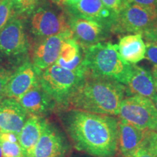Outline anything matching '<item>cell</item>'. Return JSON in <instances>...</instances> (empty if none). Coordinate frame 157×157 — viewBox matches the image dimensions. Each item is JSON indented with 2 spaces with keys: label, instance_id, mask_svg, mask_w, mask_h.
I'll return each instance as SVG.
<instances>
[{
  "label": "cell",
  "instance_id": "cell-1",
  "mask_svg": "<svg viewBox=\"0 0 157 157\" xmlns=\"http://www.w3.org/2000/svg\"><path fill=\"white\" fill-rule=\"evenodd\" d=\"M71 145L93 157H116L119 153V118L75 109L56 111Z\"/></svg>",
  "mask_w": 157,
  "mask_h": 157
},
{
  "label": "cell",
  "instance_id": "cell-2",
  "mask_svg": "<svg viewBox=\"0 0 157 157\" xmlns=\"http://www.w3.org/2000/svg\"><path fill=\"white\" fill-rule=\"evenodd\" d=\"M128 93L127 86L117 81L87 75L67 109L118 116L121 102Z\"/></svg>",
  "mask_w": 157,
  "mask_h": 157
},
{
  "label": "cell",
  "instance_id": "cell-3",
  "mask_svg": "<svg viewBox=\"0 0 157 157\" xmlns=\"http://www.w3.org/2000/svg\"><path fill=\"white\" fill-rule=\"evenodd\" d=\"M87 75L109 78L127 86L132 73V64L125 61L117 44L99 42L84 48Z\"/></svg>",
  "mask_w": 157,
  "mask_h": 157
},
{
  "label": "cell",
  "instance_id": "cell-4",
  "mask_svg": "<svg viewBox=\"0 0 157 157\" xmlns=\"http://www.w3.org/2000/svg\"><path fill=\"white\" fill-rule=\"evenodd\" d=\"M86 76L87 74L65 69L54 63L41 72L40 85L53 100L58 111L67 109Z\"/></svg>",
  "mask_w": 157,
  "mask_h": 157
},
{
  "label": "cell",
  "instance_id": "cell-5",
  "mask_svg": "<svg viewBox=\"0 0 157 157\" xmlns=\"http://www.w3.org/2000/svg\"><path fill=\"white\" fill-rule=\"evenodd\" d=\"M29 52L25 21L21 15L15 14L0 31V62L15 69L30 59Z\"/></svg>",
  "mask_w": 157,
  "mask_h": 157
},
{
  "label": "cell",
  "instance_id": "cell-6",
  "mask_svg": "<svg viewBox=\"0 0 157 157\" xmlns=\"http://www.w3.org/2000/svg\"><path fill=\"white\" fill-rule=\"evenodd\" d=\"M60 7L48 2L39 4L30 17L33 36L41 39L71 30L68 15Z\"/></svg>",
  "mask_w": 157,
  "mask_h": 157
},
{
  "label": "cell",
  "instance_id": "cell-7",
  "mask_svg": "<svg viewBox=\"0 0 157 157\" xmlns=\"http://www.w3.org/2000/svg\"><path fill=\"white\" fill-rule=\"evenodd\" d=\"M157 24V10L127 3L116 15L111 25L113 34H143Z\"/></svg>",
  "mask_w": 157,
  "mask_h": 157
},
{
  "label": "cell",
  "instance_id": "cell-8",
  "mask_svg": "<svg viewBox=\"0 0 157 157\" xmlns=\"http://www.w3.org/2000/svg\"><path fill=\"white\" fill-rule=\"evenodd\" d=\"M118 116L141 129L157 132V110L150 98L139 95L127 96L121 102Z\"/></svg>",
  "mask_w": 157,
  "mask_h": 157
},
{
  "label": "cell",
  "instance_id": "cell-9",
  "mask_svg": "<svg viewBox=\"0 0 157 157\" xmlns=\"http://www.w3.org/2000/svg\"><path fill=\"white\" fill-rule=\"evenodd\" d=\"M71 147L68 137L61 126L46 118L33 157H55L61 154H69Z\"/></svg>",
  "mask_w": 157,
  "mask_h": 157
},
{
  "label": "cell",
  "instance_id": "cell-10",
  "mask_svg": "<svg viewBox=\"0 0 157 157\" xmlns=\"http://www.w3.org/2000/svg\"><path fill=\"white\" fill-rule=\"evenodd\" d=\"M73 37L83 48L105 40L111 33L107 25L86 17L68 13Z\"/></svg>",
  "mask_w": 157,
  "mask_h": 157
},
{
  "label": "cell",
  "instance_id": "cell-11",
  "mask_svg": "<svg viewBox=\"0 0 157 157\" xmlns=\"http://www.w3.org/2000/svg\"><path fill=\"white\" fill-rule=\"evenodd\" d=\"M41 71L30 59L13 71L6 87V98L18 101L27 92L40 84Z\"/></svg>",
  "mask_w": 157,
  "mask_h": 157
},
{
  "label": "cell",
  "instance_id": "cell-12",
  "mask_svg": "<svg viewBox=\"0 0 157 157\" xmlns=\"http://www.w3.org/2000/svg\"><path fill=\"white\" fill-rule=\"evenodd\" d=\"M73 36L71 30L60 34L41 39L33 48L31 61L41 71L56 63L63 44L66 39Z\"/></svg>",
  "mask_w": 157,
  "mask_h": 157
},
{
  "label": "cell",
  "instance_id": "cell-13",
  "mask_svg": "<svg viewBox=\"0 0 157 157\" xmlns=\"http://www.w3.org/2000/svg\"><path fill=\"white\" fill-rule=\"evenodd\" d=\"M18 102L29 116L49 118L57 111L56 104L40 84L27 92Z\"/></svg>",
  "mask_w": 157,
  "mask_h": 157
},
{
  "label": "cell",
  "instance_id": "cell-14",
  "mask_svg": "<svg viewBox=\"0 0 157 157\" xmlns=\"http://www.w3.org/2000/svg\"><path fill=\"white\" fill-rule=\"evenodd\" d=\"M29 115L19 102L5 98L0 101V131L18 135Z\"/></svg>",
  "mask_w": 157,
  "mask_h": 157
},
{
  "label": "cell",
  "instance_id": "cell-15",
  "mask_svg": "<svg viewBox=\"0 0 157 157\" xmlns=\"http://www.w3.org/2000/svg\"><path fill=\"white\" fill-rule=\"evenodd\" d=\"M119 118V152L122 157H131L146 138L148 130L143 129Z\"/></svg>",
  "mask_w": 157,
  "mask_h": 157
},
{
  "label": "cell",
  "instance_id": "cell-16",
  "mask_svg": "<svg viewBox=\"0 0 157 157\" xmlns=\"http://www.w3.org/2000/svg\"><path fill=\"white\" fill-rule=\"evenodd\" d=\"M56 63L65 69L87 74L84 64V48L73 36L63 42Z\"/></svg>",
  "mask_w": 157,
  "mask_h": 157
},
{
  "label": "cell",
  "instance_id": "cell-17",
  "mask_svg": "<svg viewBox=\"0 0 157 157\" xmlns=\"http://www.w3.org/2000/svg\"><path fill=\"white\" fill-rule=\"evenodd\" d=\"M68 13L98 21L109 26L111 31L116 16L101 0H80L75 7L68 9Z\"/></svg>",
  "mask_w": 157,
  "mask_h": 157
},
{
  "label": "cell",
  "instance_id": "cell-18",
  "mask_svg": "<svg viewBox=\"0 0 157 157\" xmlns=\"http://www.w3.org/2000/svg\"><path fill=\"white\" fill-rule=\"evenodd\" d=\"M129 95H139L152 100L157 90L152 72L136 64H132V73L127 85Z\"/></svg>",
  "mask_w": 157,
  "mask_h": 157
},
{
  "label": "cell",
  "instance_id": "cell-19",
  "mask_svg": "<svg viewBox=\"0 0 157 157\" xmlns=\"http://www.w3.org/2000/svg\"><path fill=\"white\" fill-rule=\"evenodd\" d=\"M45 119L29 116L24 126L17 135L23 157H33L34 149L42 134Z\"/></svg>",
  "mask_w": 157,
  "mask_h": 157
},
{
  "label": "cell",
  "instance_id": "cell-20",
  "mask_svg": "<svg viewBox=\"0 0 157 157\" xmlns=\"http://www.w3.org/2000/svg\"><path fill=\"white\" fill-rule=\"evenodd\" d=\"M117 48L121 58L130 64H137L146 58V46L141 34L123 36L119 39Z\"/></svg>",
  "mask_w": 157,
  "mask_h": 157
},
{
  "label": "cell",
  "instance_id": "cell-21",
  "mask_svg": "<svg viewBox=\"0 0 157 157\" xmlns=\"http://www.w3.org/2000/svg\"><path fill=\"white\" fill-rule=\"evenodd\" d=\"M0 145L3 157H23L17 135L13 133H0Z\"/></svg>",
  "mask_w": 157,
  "mask_h": 157
},
{
  "label": "cell",
  "instance_id": "cell-22",
  "mask_svg": "<svg viewBox=\"0 0 157 157\" xmlns=\"http://www.w3.org/2000/svg\"><path fill=\"white\" fill-rule=\"evenodd\" d=\"M131 157H157V132L148 130L141 146Z\"/></svg>",
  "mask_w": 157,
  "mask_h": 157
},
{
  "label": "cell",
  "instance_id": "cell-23",
  "mask_svg": "<svg viewBox=\"0 0 157 157\" xmlns=\"http://www.w3.org/2000/svg\"><path fill=\"white\" fill-rule=\"evenodd\" d=\"M15 14L21 15H31L39 5L40 0H11Z\"/></svg>",
  "mask_w": 157,
  "mask_h": 157
},
{
  "label": "cell",
  "instance_id": "cell-24",
  "mask_svg": "<svg viewBox=\"0 0 157 157\" xmlns=\"http://www.w3.org/2000/svg\"><path fill=\"white\" fill-rule=\"evenodd\" d=\"M15 14L11 0H0V31Z\"/></svg>",
  "mask_w": 157,
  "mask_h": 157
},
{
  "label": "cell",
  "instance_id": "cell-25",
  "mask_svg": "<svg viewBox=\"0 0 157 157\" xmlns=\"http://www.w3.org/2000/svg\"><path fill=\"white\" fill-rule=\"evenodd\" d=\"M14 70L0 62V101L6 98L7 82Z\"/></svg>",
  "mask_w": 157,
  "mask_h": 157
},
{
  "label": "cell",
  "instance_id": "cell-26",
  "mask_svg": "<svg viewBox=\"0 0 157 157\" xmlns=\"http://www.w3.org/2000/svg\"><path fill=\"white\" fill-rule=\"evenodd\" d=\"M146 46V58L157 68V41H147Z\"/></svg>",
  "mask_w": 157,
  "mask_h": 157
},
{
  "label": "cell",
  "instance_id": "cell-27",
  "mask_svg": "<svg viewBox=\"0 0 157 157\" xmlns=\"http://www.w3.org/2000/svg\"><path fill=\"white\" fill-rule=\"evenodd\" d=\"M103 5L115 15H117L126 5L125 0H101Z\"/></svg>",
  "mask_w": 157,
  "mask_h": 157
},
{
  "label": "cell",
  "instance_id": "cell-28",
  "mask_svg": "<svg viewBox=\"0 0 157 157\" xmlns=\"http://www.w3.org/2000/svg\"><path fill=\"white\" fill-rule=\"evenodd\" d=\"M125 3L136 4L142 7L157 10V0H125Z\"/></svg>",
  "mask_w": 157,
  "mask_h": 157
},
{
  "label": "cell",
  "instance_id": "cell-29",
  "mask_svg": "<svg viewBox=\"0 0 157 157\" xmlns=\"http://www.w3.org/2000/svg\"><path fill=\"white\" fill-rule=\"evenodd\" d=\"M143 36H144L147 41H157V24L154 29L144 33Z\"/></svg>",
  "mask_w": 157,
  "mask_h": 157
},
{
  "label": "cell",
  "instance_id": "cell-30",
  "mask_svg": "<svg viewBox=\"0 0 157 157\" xmlns=\"http://www.w3.org/2000/svg\"><path fill=\"white\" fill-rule=\"evenodd\" d=\"M80 0H64V5L68 7V9L72 8L77 5Z\"/></svg>",
  "mask_w": 157,
  "mask_h": 157
},
{
  "label": "cell",
  "instance_id": "cell-31",
  "mask_svg": "<svg viewBox=\"0 0 157 157\" xmlns=\"http://www.w3.org/2000/svg\"><path fill=\"white\" fill-rule=\"evenodd\" d=\"M152 74L154 78V82L156 84V87L157 90V68H153L152 70Z\"/></svg>",
  "mask_w": 157,
  "mask_h": 157
},
{
  "label": "cell",
  "instance_id": "cell-32",
  "mask_svg": "<svg viewBox=\"0 0 157 157\" xmlns=\"http://www.w3.org/2000/svg\"><path fill=\"white\" fill-rule=\"evenodd\" d=\"M50 1L58 6H62L64 4V0H50Z\"/></svg>",
  "mask_w": 157,
  "mask_h": 157
},
{
  "label": "cell",
  "instance_id": "cell-33",
  "mask_svg": "<svg viewBox=\"0 0 157 157\" xmlns=\"http://www.w3.org/2000/svg\"><path fill=\"white\" fill-rule=\"evenodd\" d=\"M69 157H93V156H88V155L84 154V155H78V154H74L72 156H71Z\"/></svg>",
  "mask_w": 157,
  "mask_h": 157
},
{
  "label": "cell",
  "instance_id": "cell-34",
  "mask_svg": "<svg viewBox=\"0 0 157 157\" xmlns=\"http://www.w3.org/2000/svg\"><path fill=\"white\" fill-rule=\"evenodd\" d=\"M152 101L154 102L155 106H156V110H157V95H156V96H155V97H154V98H153Z\"/></svg>",
  "mask_w": 157,
  "mask_h": 157
},
{
  "label": "cell",
  "instance_id": "cell-35",
  "mask_svg": "<svg viewBox=\"0 0 157 157\" xmlns=\"http://www.w3.org/2000/svg\"><path fill=\"white\" fill-rule=\"evenodd\" d=\"M69 156V154H59L58 156H55V157H68Z\"/></svg>",
  "mask_w": 157,
  "mask_h": 157
},
{
  "label": "cell",
  "instance_id": "cell-36",
  "mask_svg": "<svg viewBox=\"0 0 157 157\" xmlns=\"http://www.w3.org/2000/svg\"><path fill=\"white\" fill-rule=\"evenodd\" d=\"M0 157H3L2 150V147H1V145H0Z\"/></svg>",
  "mask_w": 157,
  "mask_h": 157
},
{
  "label": "cell",
  "instance_id": "cell-37",
  "mask_svg": "<svg viewBox=\"0 0 157 157\" xmlns=\"http://www.w3.org/2000/svg\"><path fill=\"white\" fill-rule=\"evenodd\" d=\"M0 133H1V131H0Z\"/></svg>",
  "mask_w": 157,
  "mask_h": 157
}]
</instances>
